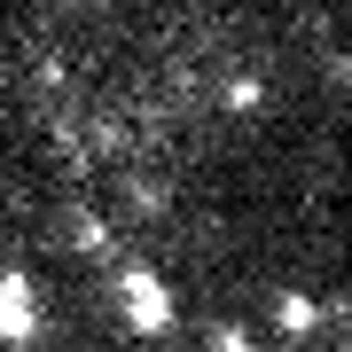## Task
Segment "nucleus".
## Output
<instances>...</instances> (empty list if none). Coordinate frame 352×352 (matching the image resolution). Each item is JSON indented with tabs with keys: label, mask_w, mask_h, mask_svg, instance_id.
I'll list each match as a JSON object with an SVG mask.
<instances>
[{
	"label": "nucleus",
	"mask_w": 352,
	"mask_h": 352,
	"mask_svg": "<svg viewBox=\"0 0 352 352\" xmlns=\"http://www.w3.org/2000/svg\"><path fill=\"white\" fill-rule=\"evenodd\" d=\"M212 352H258V344H251V329H235V321H219V329H212Z\"/></svg>",
	"instance_id": "0eeeda50"
},
{
	"label": "nucleus",
	"mask_w": 352,
	"mask_h": 352,
	"mask_svg": "<svg viewBox=\"0 0 352 352\" xmlns=\"http://www.w3.org/2000/svg\"><path fill=\"white\" fill-rule=\"evenodd\" d=\"M71 251L118 266V235H110V219H102V212H71Z\"/></svg>",
	"instance_id": "39448f33"
},
{
	"label": "nucleus",
	"mask_w": 352,
	"mask_h": 352,
	"mask_svg": "<svg viewBox=\"0 0 352 352\" xmlns=\"http://www.w3.org/2000/svg\"><path fill=\"white\" fill-rule=\"evenodd\" d=\"M47 314H39V289L24 266H0V344H39Z\"/></svg>",
	"instance_id": "f03ea898"
},
{
	"label": "nucleus",
	"mask_w": 352,
	"mask_h": 352,
	"mask_svg": "<svg viewBox=\"0 0 352 352\" xmlns=\"http://www.w3.org/2000/svg\"><path fill=\"white\" fill-rule=\"evenodd\" d=\"M126 196H133V212H149V219H157V212H173V196H164L149 173H133V188H126Z\"/></svg>",
	"instance_id": "423d86ee"
},
{
	"label": "nucleus",
	"mask_w": 352,
	"mask_h": 352,
	"mask_svg": "<svg viewBox=\"0 0 352 352\" xmlns=\"http://www.w3.org/2000/svg\"><path fill=\"white\" fill-rule=\"evenodd\" d=\"M337 78H344V94H352V47H337Z\"/></svg>",
	"instance_id": "6e6552de"
},
{
	"label": "nucleus",
	"mask_w": 352,
	"mask_h": 352,
	"mask_svg": "<svg viewBox=\"0 0 352 352\" xmlns=\"http://www.w3.org/2000/svg\"><path fill=\"white\" fill-rule=\"evenodd\" d=\"M219 110H227V118L266 110V78H258V71H227V78H219Z\"/></svg>",
	"instance_id": "20e7f679"
},
{
	"label": "nucleus",
	"mask_w": 352,
	"mask_h": 352,
	"mask_svg": "<svg viewBox=\"0 0 352 352\" xmlns=\"http://www.w3.org/2000/svg\"><path fill=\"white\" fill-rule=\"evenodd\" d=\"M321 314H329V305L321 298H305V289H274V329H282V337H314V329H321Z\"/></svg>",
	"instance_id": "7ed1b4c3"
},
{
	"label": "nucleus",
	"mask_w": 352,
	"mask_h": 352,
	"mask_svg": "<svg viewBox=\"0 0 352 352\" xmlns=\"http://www.w3.org/2000/svg\"><path fill=\"white\" fill-rule=\"evenodd\" d=\"M118 298H126V329H141V337H164L180 321L173 289H164V274L149 258H118Z\"/></svg>",
	"instance_id": "f257e3e1"
}]
</instances>
